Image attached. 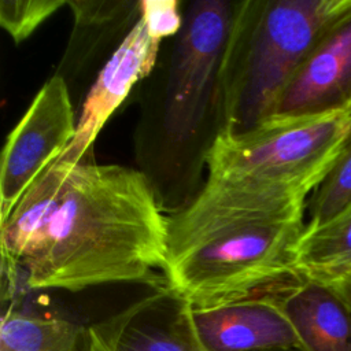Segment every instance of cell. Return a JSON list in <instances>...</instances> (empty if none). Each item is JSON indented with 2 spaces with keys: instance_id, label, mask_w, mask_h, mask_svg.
<instances>
[{
  "instance_id": "1",
  "label": "cell",
  "mask_w": 351,
  "mask_h": 351,
  "mask_svg": "<svg viewBox=\"0 0 351 351\" xmlns=\"http://www.w3.org/2000/svg\"><path fill=\"white\" fill-rule=\"evenodd\" d=\"M169 261V217L148 177L121 165L78 163L45 239L22 267L30 289L152 282Z\"/></svg>"
},
{
  "instance_id": "2",
  "label": "cell",
  "mask_w": 351,
  "mask_h": 351,
  "mask_svg": "<svg viewBox=\"0 0 351 351\" xmlns=\"http://www.w3.org/2000/svg\"><path fill=\"white\" fill-rule=\"evenodd\" d=\"M351 0L234 1L219 69V130L274 115L287 86Z\"/></svg>"
},
{
  "instance_id": "3",
  "label": "cell",
  "mask_w": 351,
  "mask_h": 351,
  "mask_svg": "<svg viewBox=\"0 0 351 351\" xmlns=\"http://www.w3.org/2000/svg\"><path fill=\"white\" fill-rule=\"evenodd\" d=\"M351 136V114L271 115L243 132L219 130L204 163L207 181L307 197Z\"/></svg>"
},
{
  "instance_id": "4",
  "label": "cell",
  "mask_w": 351,
  "mask_h": 351,
  "mask_svg": "<svg viewBox=\"0 0 351 351\" xmlns=\"http://www.w3.org/2000/svg\"><path fill=\"white\" fill-rule=\"evenodd\" d=\"M303 219L223 229L167 262L166 287L192 308H213L278 288L300 274L295 251Z\"/></svg>"
},
{
  "instance_id": "5",
  "label": "cell",
  "mask_w": 351,
  "mask_h": 351,
  "mask_svg": "<svg viewBox=\"0 0 351 351\" xmlns=\"http://www.w3.org/2000/svg\"><path fill=\"white\" fill-rule=\"evenodd\" d=\"M234 3L197 0L184 15L170 58L162 137L173 155L189 149L211 115L218 118V84Z\"/></svg>"
},
{
  "instance_id": "6",
  "label": "cell",
  "mask_w": 351,
  "mask_h": 351,
  "mask_svg": "<svg viewBox=\"0 0 351 351\" xmlns=\"http://www.w3.org/2000/svg\"><path fill=\"white\" fill-rule=\"evenodd\" d=\"M77 118L66 80L53 74L10 132L0 165V223L36 178L71 143Z\"/></svg>"
},
{
  "instance_id": "7",
  "label": "cell",
  "mask_w": 351,
  "mask_h": 351,
  "mask_svg": "<svg viewBox=\"0 0 351 351\" xmlns=\"http://www.w3.org/2000/svg\"><path fill=\"white\" fill-rule=\"evenodd\" d=\"M159 48L160 41L149 36L138 16L90 85L77 117L75 134L60 158L73 163L88 159L103 126L132 88L154 70Z\"/></svg>"
},
{
  "instance_id": "8",
  "label": "cell",
  "mask_w": 351,
  "mask_h": 351,
  "mask_svg": "<svg viewBox=\"0 0 351 351\" xmlns=\"http://www.w3.org/2000/svg\"><path fill=\"white\" fill-rule=\"evenodd\" d=\"M351 114V8L324 34L287 86L274 115Z\"/></svg>"
},
{
  "instance_id": "9",
  "label": "cell",
  "mask_w": 351,
  "mask_h": 351,
  "mask_svg": "<svg viewBox=\"0 0 351 351\" xmlns=\"http://www.w3.org/2000/svg\"><path fill=\"white\" fill-rule=\"evenodd\" d=\"M278 288L219 307H191L192 326L202 347L206 351L300 348L292 324L276 300Z\"/></svg>"
},
{
  "instance_id": "10",
  "label": "cell",
  "mask_w": 351,
  "mask_h": 351,
  "mask_svg": "<svg viewBox=\"0 0 351 351\" xmlns=\"http://www.w3.org/2000/svg\"><path fill=\"white\" fill-rule=\"evenodd\" d=\"M90 328L107 351H200L191 306L167 287Z\"/></svg>"
},
{
  "instance_id": "11",
  "label": "cell",
  "mask_w": 351,
  "mask_h": 351,
  "mask_svg": "<svg viewBox=\"0 0 351 351\" xmlns=\"http://www.w3.org/2000/svg\"><path fill=\"white\" fill-rule=\"evenodd\" d=\"M274 296L303 351H351V313L329 285L300 276Z\"/></svg>"
},
{
  "instance_id": "12",
  "label": "cell",
  "mask_w": 351,
  "mask_h": 351,
  "mask_svg": "<svg viewBox=\"0 0 351 351\" xmlns=\"http://www.w3.org/2000/svg\"><path fill=\"white\" fill-rule=\"evenodd\" d=\"M78 163L55 159L27 188L0 228L1 255L19 269L40 250Z\"/></svg>"
},
{
  "instance_id": "13",
  "label": "cell",
  "mask_w": 351,
  "mask_h": 351,
  "mask_svg": "<svg viewBox=\"0 0 351 351\" xmlns=\"http://www.w3.org/2000/svg\"><path fill=\"white\" fill-rule=\"evenodd\" d=\"M67 5L71 10L74 26L69 47L56 71L62 77L66 71L82 67L96 44L103 41L108 33L123 30L126 26L133 27L140 16L138 1L73 0L67 1Z\"/></svg>"
},
{
  "instance_id": "14",
  "label": "cell",
  "mask_w": 351,
  "mask_h": 351,
  "mask_svg": "<svg viewBox=\"0 0 351 351\" xmlns=\"http://www.w3.org/2000/svg\"><path fill=\"white\" fill-rule=\"evenodd\" d=\"M84 332L69 319L10 307L1 318L0 351H78Z\"/></svg>"
},
{
  "instance_id": "15",
  "label": "cell",
  "mask_w": 351,
  "mask_h": 351,
  "mask_svg": "<svg viewBox=\"0 0 351 351\" xmlns=\"http://www.w3.org/2000/svg\"><path fill=\"white\" fill-rule=\"evenodd\" d=\"M295 269L306 278L351 269V211L321 228H304L295 251Z\"/></svg>"
},
{
  "instance_id": "16",
  "label": "cell",
  "mask_w": 351,
  "mask_h": 351,
  "mask_svg": "<svg viewBox=\"0 0 351 351\" xmlns=\"http://www.w3.org/2000/svg\"><path fill=\"white\" fill-rule=\"evenodd\" d=\"M351 211V136L314 189L306 229L321 228Z\"/></svg>"
},
{
  "instance_id": "17",
  "label": "cell",
  "mask_w": 351,
  "mask_h": 351,
  "mask_svg": "<svg viewBox=\"0 0 351 351\" xmlns=\"http://www.w3.org/2000/svg\"><path fill=\"white\" fill-rule=\"evenodd\" d=\"M67 0H1L0 25L15 44L30 37Z\"/></svg>"
},
{
  "instance_id": "18",
  "label": "cell",
  "mask_w": 351,
  "mask_h": 351,
  "mask_svg": "<svg viewBox=\"0 0 351 351\" xmlns=\"http://www.w3.org/2000/svg\"><path fill=\"white\" fill-rule=\"evenodd\" d=\"M140 18L151 37L160 41L178 36L184 25V16L177 0H141L138 1Z\"/></svg>"
},
{
  "instance_id": "19",
  "label": "cell",
  "mask_w": 351,
  "mask_h": 351,
  "mask_svg": "<svg viewBox=\"0 0 351 351\" xmlns=\"http://www.w3.org/2000/svg\"><path fill=\"white\" fill-rule=\"evenodd\" d=\"M311 280H317L329 285L351 313V273H339Z\"/></svg>"
},
{
  "instance_id": "20",
  "label": "cell",
  "mask_w": 351,
  "mask_h": 351,
  "mask_svg": "<svg viewBox=\"0 0 351 351\" xmlns=\"http://www.w3.org/2000/svg\"><path fill=\"white\" fill-rule=\"evenodd\" d=\"M78 351H107L100 339L96 336L93 329L88 326L84 332Z\"/></svg>"
},
{
  "instance_id": "21",
  "label": "cell",
  "mask_w": 351,
  "mask_h": 351,
  "mask_svg": "<svg viewBox=\"0 0 351 351\" xmlns=\"http://www.w3.org/2000/svg\"><path fill=\"white\" fill-rule=\"evenodd\" d=\"M200 351H206L200 344ZM270 351H303L302 348H291V350H270Z\"/></svg>"
},
{
  "instance_id": "22",
  "label": "cell",
  "mask_w": 351,
  "mask_h": 351,
  "mask_svg": "<svg viewBox=\"0 0 351 351\" xmlns=\"http://www.w3.org/2000/svg\"><path fill=\"white\" fill-rule=\"evenodd\" d=\"M341 273H351V269L347 270V271H341ZM336 274H339V273H336ZM330 276H332V274H330ZM324 277H325V276H324ZM319 278H321V277H319Z\"/></svg>"
}]
</instances>
